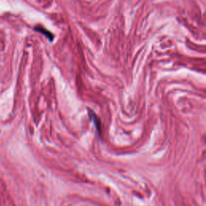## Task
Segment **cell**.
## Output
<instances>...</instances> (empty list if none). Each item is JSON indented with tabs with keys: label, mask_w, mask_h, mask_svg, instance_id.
<instances>
[{
	"label": "cell",
	"mask_w": 206,
	"mask_h": 206,
	"mask_svg": "<svg viewBox=\"0 0 206 206\" xmlns=\"http://www.w3.org/2000/svg\"><path fill=\"white\" fill-rule=\"evenodd\" d=\"M36 30L39 31L40 32L43 33V34H44V35H46L47 37L50 40H52V39H53V35L52 34V32H49V31L45 30L44 28H43V27H36L35 28Z\"/></svg>",
	"instance_id": "1"
},
{
	"label": "cell",
	"mask_w": 206,
	"mask_h": 206,
	"mask_svg": "<svg viewBox=\"0 0 206 206\" xmlns=\"http://www.w3.org/2000/svg\"><path fill=\"white\" fill-rule=\"evenodd\" d=\"M90 114H91V117H92L93 121L94 122V124L95 126H96L97 130H98V131H100V121H99V119H98V118L96 116V115H95L92 111H90Z\"/></svg>",
	"instance_id": "2"
}]
</instances>
